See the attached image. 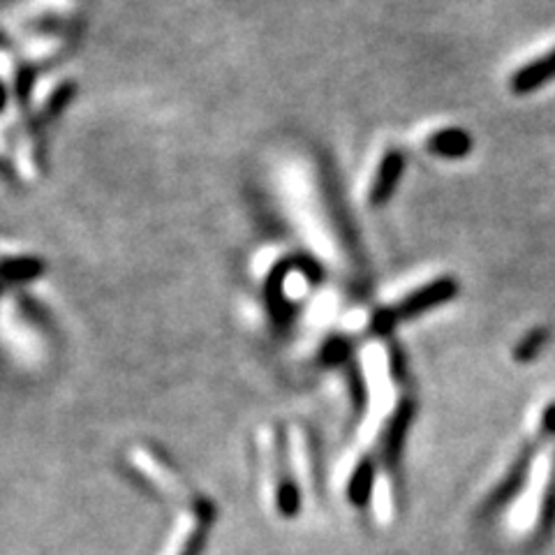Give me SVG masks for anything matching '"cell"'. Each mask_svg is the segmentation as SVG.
<instances>
[{"label":"cell","instance_id":"cell-1","mask_svg":"<svg viewBox=\"0 0 555 555\" xmlns=\"http://www.w3.org/2000/svg\"><path fill=\"white\" fill-rule=\"evenodd\" d=\"M134 467L139 473H142L146 479H151L153 486H158V489L173 498V502H181V505L193 514L197 520H204L208 524L214 516V507L208 505L204 498H199L197 493H193L188 489V486L179 479V475L171 470L169 465H165L163 461L155 459L153 454H137L134 459Z\"/></svg>","mask_w":555,"mask_h":555},{"label":"cell","instance_id":"cell-2","mask_svg":"<svg viewBox=\"0 0 555 555\" xmlns=\"http://www.w3.org/2000/svg\"><path fill=\"white\" fill-rule=\"evenodd\" d=\"M459 285L456 281H451V278H440V281L430 283L422 289H416L412 297H408L401 306H396L393 310H385L379 312L373 322V328L377 334H387L389 328L398 322V320H408V318H416L422 315L424 310L428 308H436L440 304H447L456 297Z\"/></svg>","mask_w":555,"mask_h":555},{"label":"cell","instance_id":"cell-3","mask_svg":"<svg viewBox=\"0 0 555 555\" xmlns=\"http://www.w3.org/2000/svg\"><path fill=\"white\" fill-rule=\"evenodd\" d=\"M551 79H555V49L548 51L546 56L528 63L526 67H520L512 79V91L518 95H526L534 89H540V86L548 83Z\"/></svg>","mask_w":555,"mask_h":555},{"label":"cell","instance_id":"cell-4","mask_svg":"<svg viewBox=\"0 0 555 555\" xmlns=\"http://www.w3.org/2000/svg\"><path fill=\"white\" fill-rule=\"evenodd\" d=\"M375 491V461L371 456H359L347 475V500L352 505H366L371 493Z\"/></svg>","mask_w":555,"mask_h":555},{"label":"cell","instance_id":"cell-5","mask_svg":"<svg viewBox=\"0 0 555 555\" xmlns=\"http://www.w3.org/2000/svg\"><path fill=\"white\" fill-rule=\"evenodd\" d=\"M410 416H412V403L410 401H403L391 414L389 426L385 430V438H382V456H385L387 467L393 465L398 451H401L403 438H405L408 426H410Z\"/></svg>","mask_w":555,"mask_h":555},{"label":"cell","instance_id":"cell-6","mask_svg":"<svg viewBox=\"0 0 555 555\" xmlns=\"http://www.w3.org/2000/svg\"><path fill=\"white\" fill-rule=\"evenodd\" d=\"M428 149L436 155H442V158H463V155L470 153L473 139L463 130L449 128V130L433 134L428 139Z\"/></svg>","mask_w":555,"mask_h":555},{"label":"cell","instance_id":"cell-7","mask_svg":"<svg viewBox=\"0 0 555 555\" xmlns=\"http://www.w3.org/2000/svg\"><path fill=\"white\" fill-rule=\"evenodd\" d=\"M401 171H403V158L398 153H389L387 158L382 160L379 171L375 177L373 195H371L373 204H382V202H387L391 197L398 179H401Z\"/></svg>","mask_w":555,"mask_h":555},{"label":"cell","instance_id":"cell-8","mask_svg":"<svg viewBox=\"0 0 555 555\" xmlns=\"http://www.w3.org/2000/svg\"><path fill=\"white\" fill-rule=\"evenodd\" d=\"M204 544H206V526L204 520H197L195 526H190L185 530V534L181 537L171 555H199Z\"/></svg>","mask_w":555,"mask_h":555},{"label":"cell","instance_id":"cell-9","mask_svg":"<svg viewBox=\"0 0 555 555\" xmlns=\"http://www.w3.org/2000/svg\"><path fill=\"white\" fill-rule=\"evenodd\" d=\"M546 340H548V328H532V332L514 347V359L516 361L534 359L537 354H540Z\"/></svg>","mask_w":555,"mask_h":555},{"label":"cell","instance_id":"cell-10","mask_svg":"<svg viewBox=\"0 0 555 555\" xmlns=\"http://www.w3.org/2000/svg\"><path fill=\"white\" fill-rule=\"evenodd\" d=\"M42 271V264L35 259H14V262L5 264V278L8 281H30Z\"/></svg>","mask_w":555,"mask_h":555}]
</instances>
